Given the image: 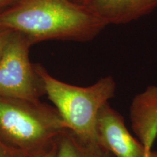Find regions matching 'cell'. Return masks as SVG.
<instances>
[{"label": "cell", "instance_id": "cell-1", "mask_svg": "<svg viewBox=\"0 0 157 157\" xmlns=\"http://www.w3.org/2000/svg\"><path fill=\"white\" fill-rule=\"evenodd\" d=\"M0 25L25 35L33 44L45 40L89 42L109 25L88 6L71 0H21L0 15Z\"/></svg>", "mask_w": 157, "mask_h": 157}, {"label": "cell", "instance_id": "cell-2", "mask_svg": "<svg viewBox=\"0 0 157 157\" xmlns=\"http://www.w3.org/2000/svg\"><path fill=\"white\" fill-rule=\"evenodd\" d=\"M66 129L54 106L0 95V139L26 157L48 151Z\"/></svg>", "mask_w": 157, "mask_h": 157}, {"label": "cell", "instance_id": "cell-3", "mask_svg": "<svg viewBox=\"0 0 157 157\" xmlns=\"http://www.w3.org/2000/svg\"><path fill=\"white\" fill-rule=\"evenodd\" d=\"M34 68L42 79L44 93L72 132L84 140L98 141L96 120L99 111L114 98L113 76L101 77L88 87H78L57 79L40 64Z\"/></svg>", "mask_w": 157, "mask_h": 157}, {"label": "cell", "instance_id": "cell-4", "mask_svg": "<svg viewBox=\"0 0 157 157\" xmlns=\"http://www.w3.org/2000/svg\"><path fill=\"white\" fill-rule=\"evenodd\" d=\"M33 44L13 31L0 58V95L39 101L44 93L40 76L29 59Z\"/></svg>", "mask_w": 157, "mask_h": 157}, {"label": "cell", "instance_id": "cell-5", "mask_svg": "<svg viewBox=\"0 0 157 157\" xmlns=\"http://www.w3.org/2000/svg\"><path fill=\"white\" fill-rule=\"evenodd\" d=\"M98 142L114 157H144L146 148L127 129L124 117L110 105H103L96 120Z\"/></svg>", "mask_w": 157, "mask_h": 157}, {"label": "cell", "instance_id": "cell-6", "mask_svg": "<svg viewBox=\"0 0 157 157\" xmlns=\"http://www.w3.org/2000/svg\"><path fill=\"white\" fill-rule=\"evenodd\" d=\"M131 127L146 149H152L157 137V86H148L132 99L129 108Z\"/></svg>", "mask_w": 157, "mask_h": 157}, {"label": "cell", "instance_id": "cell-7", "mask_svg": "<svg viewBox=\"0 0 157 157\" xmlns=\"http://www.w3.org/2000/svg\"><path fill=\"white\" fill-rule=\"evenodd\" d=\"M88 7L108 25L127 24L157 8V0H93Z\"/></svg>", "mask_w": 157, "mask_h": 157}, {"label": "cell", "instance_id": "cell-8", "mask_svg": "<svg viewBox=\"0 0 157 157\" xmlns=\"http://www.w3.org/2000/svg\"><path fill=\"white\" fill-rule=\"evenodd\" d=\"M57 144L56 157H114L98 141L84 140L70 129L59 136Z\"/></svg>", "mask_w": 157, "mask_h": 157}, {"label": "cell", "instance_id": "cell-9", "mask_svg": "<svg viewBox=\"0 0 157 157\" xmlns=\"http://www.w3.org/2000/svg\"><path fill=\"white\" fill-rule=\"evenodd\" d=\"M0 157H26L22 153L11 148L0 139Z\"/></svg>", "mask_w": 157, "mask_h": 157}, {"label": "cell", "instance_id": "cell-10", "mask_svg": "<svg viewBox=\"0 0 157 157\" xmlns=\"http://www.w3.org/2000/svg\"><path fill=\"white\" fill-rule=\"evenodd\" d=\"M13 31L0 25V58L7 45Z\"/></svg>", "mask_w": 157, "mask_h": 157}, {"label": "cell", "instance_id": "cell-11", "mask_svg": "<svg viewBox=\"0 0 157 157\" xmlns=\"http://www.w3.org/2000/svg\"><path fill=\"white\" fill-rule=\"evenodd\" d=\"M21 0H0V15L16 6Z\"/></svg>", "mask_w": 157, "mask_h": 157}, {"label": "cell", "instance_id": "cell-12", "mask_svg": "<svg viewBox=\"0 0 157 157\" xmlns=\"http://www.w3.org/2000/svg\"><path fill=\"white\" fill-rule=\"evenodd\" d=\"M57 152H58V144H57L56 143V144L52 146V148H50L48 151H47L46 153H44V154L36 157H56Z\"/></svg>", "mask_w": 157, "mask_h": 157}, {"label": "cell", "instance_id": "cell-13", "mask_svg": "<svg viewBox=\"0 0 157 157\" xmlns=\"http://www.w3.org/2000/svg\"><path fill=\"white\" fill-rule=\"evenodd\" d=\"M71 1H73L74 2H75L76 4H78V5L88 6L93 0H71Z\"/></svg>", "mask_w": 157, "mask_h": 157}, {"label": "cell", "instance_id": "cell-14", "mask_svg": "<svg viewBox=\"0 0 157 157\" xmlns=\"http://www.w3.org/2000/svg\"><path fill=\"white\" fill-rule=\"evenodd\" d=\"M153 151L151 149H146V154L144 157H152Z\"/></svg>", "mask_w": 157, "mask_h": 157}, {"label": "cell", "instance_id": "cell-15", "mask_svg": "<svg viewBox=\"0 0 157 157\" xmlns=\"http://www.w3.org/2000/svg\"><path fill=\"white\" fill-rule=\"evenodd\" d=\"M152 157H157V152H152Z\"/></svg>", "mask_w": 157, "mask_h": 157}]
</instances>
